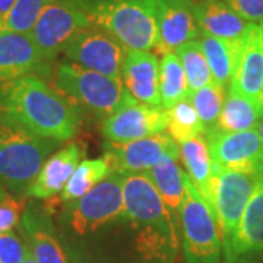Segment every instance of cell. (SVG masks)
Here are the masks:
<instances>
[{"label":"cell","instance_id":"1","mask_svg":"<svg viewBox=\"0 0 263 263\" xmlns=\"http://www.w3.org/2000/svg\"><path fill=\"white\" fill-rule=\"evenodd\" d=\"M0 101L21 130L59 143L75 136L78 105L35 73L0 82Z\"/></svg>","mask_w":263,"mask_h":263},{"label":"cell","instance_id":"2","mask_svg":"<svg viewBox=\"0 0 263 263\" xmlns=\"http://www.w3.org/2000/svg\"><path fill=\"white\" fill-rule=\"evenodd\" d=\"M123 218L136 233V249L148 260L170 262L179 252L176 214L146 174H127L123 183Z\"/></svg>","mask_w":263,"mask_h":263},{"label":"cell","instance_id":"3","mask_svg":"<svg viewBox=\"0 0 263 263\" xmlns=\"http://www.w3.org/2000/svg\"><path fill=\"white\" fill-rule=\"evenodd\" d=\"M126 50L154 48L158 37L157 0H72Z\"/></svg>","mask_w":263,"mask_h":263},{"label":"cell","instance_id":"4","mask_svg":"<svg viewBox=\"0 0 263 263\" xmlns=\"http://www.w3.org/2000/svg\"><path fill=\"white\" fill-rule=\"evenodd\" d=\"M54 86L73 103L82 104L100 119H107L135 101L122 79L88 70L67 60L57 66Z\"/></svg>","mask_w":263,"mask_h":263},{"label":"cell","instance_id":"5","mask_svg":"<svg viewBox=\"0 0 263 263\" xmlns=\"http://www.w3.org/2000/svg\"><path fill=\"white\" fill-rule=\"evenodd\" d=\"M186 193L179 211L186 263H221L222 235L211 206L184 173Z\"/></svg>","mask_w":263,"mask_h":263},{"label":"cell","instance_id":"6","mask_svg":"<svg viewBox=\"0 0 263 263\" xmlns=\"http://www.w3.org/2000/svg\"><path fill=\"white\" fill-rule=\"evenodd\" d=\"M262 179L259 174L241 173L214 164L209 206L221 230L222 245L231 241L246 206Z\"/></svg>","mask_w":263,"mask_h":263},{"label":"cell","instance_id":"7","mask_svg":"<svg viewBox=\"0 0 263 263\" xmlns=\"http://www.w3.org/2000/svg\"><path fill=\"white\" fill-rule=\"evenodd\" d=\"M59 145L31 135L0 145V186L13 195L27 196L47 157Z\"/></svg>","mask_w":263,"mask_h":263},{"label":"cell","instance_id":"8","mask_svg":"<svg viewBox=\"0 0 263 263\" xmlns=\"http://www.w3.org/2000/svg\"><path fill=\"white\" fill-rule=\"evenodd\" d=\"M89 16L72 0H50L29 32L44 62H53L85 29L92 28Z\"/></svg>","mask_w":263,"mask_h":263},{"label":"cell","instance_id":"9","mask_svg":"<svg viewBox=\"0 0 263 263\" xmlns=\"http://www.w3.org/2000/svg\"><path fill=\"white\" fill-rule=\"evenodd\" d=\"M124 174L114 171L86 195L70 203V227L78 235L94 233L123 216Z\"/></svg>","mask_w":263,"mask_h":263},{"label":"cell","instance_id":"10","mask_svg":"<svg viewBox=\"0 0 263 263\" xmlns=\"http://www.w3.org/2000/svg\"><path fill=\"white\" fill-rule=\"evenodd\" d=\"M126 48L100 28H88L79 32L63 50L66 60L88 70L110 78H122V65Z\"/></svg>","mask_w":263,"mask_h":263},{"label":"cell","instance_id":"11","mask_svg":"<svg viewBox=\"0 0 263 263\" xmlns=\"http://www.w3.org/2000/svg\"><path fill=\"white\" fill-rule=\"evenodd\" d=\"M206 141L214 164L263 177V143L257 130L215 132Z\"/></svg>","mask_w":263,"mask_h":263},{"label":"cell","instance_id":"12","mask_svg":"<svg viewBox=\"0 0 263 263\" xmlns=\"http://www.w3.org/2000/svg\"><path fill=\"white\" fill-rule=\"evenodd\" d=\"M168 129V116L162 107L132 101L113 116L104 119L101 132L110 143H127L160 135Z\"/></svg>","mask_w":263,"mask_h":263},{"label":"cell","instance_id":"13","mask_svg":"<svg viewBox=\"0 0 263 263\" xmlns=\"http://www.w3.org/2000/svg\"><path fill=\"white\" fill-rule=\"evenodd\" d=\"M107 154L116 171L124 176L143 174L168 157L179 160L180 146L170 135L160 133L127 143H108Z\"/></svg>","mask_w":263,"mask_h":263},{"label":"cell","instance_id":"14","mask_svg":"<svg viewBox=\"0 0 263 263\" xmlns=\"http://www.w3.org/2000/svg\"><path fill=\"white\" fill-rule=\"evenodd\" d=\"M195 0H157L158 37L155 53L165 56L200 34L195 12Z\"/></svg>","mask_w":263,"mask_h":263},{"label":"cell","instance_id":"15","mask_svg":"<svg viewBox=\"0 0 263 263\" xmlns=\"http://www.w3.org/2000/svg\"><path fill=\"white\" fill-rule=\"evenodd\" d=\"M160 62L145 50H127L122 65V81L129 94L142 104L162 107L158 85Z\"/></svg>","mask_w":263,"mask_h":263},{"label":"cell","instance_id":"16","mask_svg":"<svg viewBox=\"0 0 263 263\" xmlns=\"http://www.w3.org/2000/svg\"><path fill=\"white\" fill-rule=\"evenodd\" d=\"M21 231L37 263H69L46 208L37 205L25 208Z\"/></svg>","mask_w":263,"mask_h":263},{"label":"cell","instance_id":"17","mask_svg":"<svg viewBox=\"0 0 263 263\" xmlns=\"http://www.w3.org/2000/svg\"><path fill=\"white\" fill-rule=\"evenodd\" d=\"M228 89L263 105V24H253L245 37L240 62Z\"/></svg>","mask_w":263,"mask_h":263},{"label":"cell","instance_id":"18","mask_svg":"<svg viewBox=\"0 0 263 263\" xmlns=\"http://www.w3.org/2000/svg\"><path fill=\"white\" fill-rule=\"evenodd\" d=\"M46 65L31 34L0 31V82L34 73Z\"/></svg>","mask_w":263,"mask_h":263},{"label":"cell","instance_id":"19","mask_svg":"<svg viewBox=\"0 0 263 263\" xmlns=\"http://www.w3.org/2000/svg\"><path fill=\"white\" fill-rule=\"evenodd\" d=\"M84 155V148H81L78 143H69L65 148L57 151L56 154L46 160L37 179L28 189L27 196L50 200L57 193L63 192Z\"/></svg>","mask_w":263,"mask_h":263},{"label":"cell","instance_id":"20","mask_svg":"<svg viewBox=\"0 0 263 263\" xmlns=\"http://www.w3.org/2000/svg\"><path fill=\"white\" fill-rule=\"evenodd\" d=\"M193 12L202 35L222 40H243L253 24L247 22L221 0H196Z\"/></svg>","mask_w":263,"mask_h":263},{"label":"cell","instance_id":"21","mask_svg":"<svg viewBox=\"0 0 263 263\" xmlns=\"http://www.w3.org/2000/svg\"><path fill=\"white\" fill-rule=\"evenodd\" d=\"M237 254L263 253V179L259 181L231 241L222 245Z\"/></svg>","mask_w":263,"mask_h":263},{"label":"cell","instance_id":"22","mask_svg":"<svg viewBox=\"0 0 263 263\" xmlns=\"http://www.w3.org/2000/svg\"><path fill=\"white\" fill-rule=\"evenodd\" d=\"M243 40H222L211 35H203L200 40V46L203 54L206 57L208 65L214 78V82L226 89L230 88L233 76L240 62Z\"/></svg>","mask_w":263,"mask_h":263},{"label":"cell","instance_id":"23","mask_svg":"<svg viewBox=\"0 0 263 263\" xmlns=\"http://www.w3.org/2000/svg\"><path fill=\"white\" fill-rule=\"evenodd\" d=\"M179 146L180 158L187 177L209 205L214 161L211 158L206 138L197 136L193 139H189L184 143H180Z\"/></svg>","mask_w":263,"mask_h":263},{"label":"cell","instance_id":"24","mask_svg":"<svg viewBox=\"0 0 263 263\" xmlns=\"http://www.w3.org/2000/svg\"><path fill=\"white\" fill-rule=\"evenodd\" d=\"M263 119V105L228 89L216 132L254 130Z\"/></svg>","mask_w":263,"mask_h":263},{"label":"cell","instance_id":"25","mask_svg":"<svg viewBox=\"0 0 263 263\" xmlns=\"http://www.w3.org/2000/svg\"><path fill=\"white\" fill-rule=\"evenodd\" d=\"M114 171L116 170H114L113 160L107 152L101 158L84 160L82 162H79L75 173L67 181V184L62 192L60 200L69 205L73 203Z\"/></svg>","mask_w":263,"mask_h":263},{"label":"cell","instance_id":"26","mask_svg":"<svg viewBox=\"0 0 263 263\" xmlns=\"http://www.w3.org/2000/svg\"><path fill=\"white\" fill-rule=\"evenodd\" d=\"M143 174L154 183L170 211L177 215L186 193L184 173L179 167L177 158L168 157Z\"/></svg>","mask_w":263,"mask_h":263},{"label":"cell","instance_id":"27","mask_svg":"<svg viewBox=\"0 0 263 263\" xmlns=\"http://www.w3.org/2000/svg\"><path fill=\"white\" fill-rule=\"evenodd\" d=\"M158 85L161 105L165 110H170L177 103L189 98L187 76L176 53H168L161 59Z\"/></svg>","mask_w":263,"mask_h":263},{"label":"cell","instance_id":"28","mask_svg":"<svg viewBox=\"0 0 263 263\" xmlns=\"http://www.w3.org/2000/svg\"><path fill=\"white\" fill-rule=\"evenodd\" d=\"M176 54L180 59L187 76L189 97L195 94L200 88L214 82V78L208 65L206 57L203 54L200 41L192 40L186 44L180 46L176 50Z\"/></svg>","mask_w":263,"mask_h":263},{"label":"cell","instance_id":"29","mask_svg":"<svg viewBox=\"0 0 263 263\" xmlns=\"http://www.w3.org/2000/svg\"><path fill=\"white\" fill-rule=\"evenodd\" d=\"M226 92L227 89L224 86L212 82L189 97L190 103L193 104L199 116V120L203 126L205 138L216 132L218 119L226 101Z\"/></svg>","mask_w":263,"mask_h":263},{"label":"cell","instance_id":"30","mask_svg":"<svg viewBox=\"0 0 263 263\" xmlns=\"http://www.w3.org/2000/svg\"><path fill=\"white\" fill-rule=\"evenodd\" d=\"M167 116H168V135L179 145L197 136H205L203 126L189 98L180 101L174 107L167 110Z\"/></svg>","mask_w":263,"mask_h":263},{"label":"cell","instance_id":"31","mask_svg":"<svg viewBox=\"0 0 263 263\" xmlns=\"http://www.w3.org/2000/svg\"><path fill=\"white\" fill-rule=\"evenodd\" d=\"M50 0H15L6 21V31L29 34Z\"/></svg>","mask_w":263,"mask_h":263},{"label":"cell","instance_id":"32","mask_svg":"<svg viewBox=\"0 0 263 263\" xmlns=\"http://www.w3.org/2000/svg\"><path fill=\"white\" fill-rule=\"evenodd\" d=\"M28 253V246L10 230L0 234V263H22Z\"/></svg>","mask_w":263,"mask_h":263},{"label":"cell","instance_id":"33","mask_svg":"<svg viewBox=\"0 0 263 263\" xmlns=\"http://www.w3.org/2000/svg\"><path fill=\"white\" fill-rule=\"evenodd\" d=\"M25 211V199L22 196H8L0 202V234L13 230L22 219Z\"/></svg>","mask_w":263,"mask_h":263},{"label":"cell","instance_id":"34","mask_svg":"<svg viewBox=\"0 0 263 263\" xmlns=\"http://www.w3.org/2000/svg\"><path fill=\"white\" fill-rule=\"evenodd\" d=\"M230 9H233L252 24H263V0H221Z\"/></svg>","mask_w":263,"mask_h":263},{"label":"cell","instance_id":"35","mask_svg":"<svg viewBox=\"0 0 263 263\" xmlns=\"http://www.w3.org/2000/svg\"><path fill=\"white\" fill-rule=\"evenodd\" d=\"M24 135H28L24 130H21L15 123L10 120V117L6 113L3 104L0 101V145L18 139Z\"/></svg>","mask_w":263,"mask_h":263},{"label":"cell","instance_id":"36","mask_svg":"<svg viewBox=\"0 0 263 263\" xmlns=\"http://www.w3.org/2000/svg\"><path fill=\"white\" fill-rule=\"evenodd\" d=\"M222 250H224L222 263H259L254 259L253 254H237L228 249H222Z\"/></svg>","mask_w":263,"mask_h":263},{"label":"cell","instance_id":"37","mask_svg":"<svg viewBox=\"0 0 263 263\" xmlns=\"http://www.w3.org/2000/svg\"><path fill=\"white\" fill-rule=\"evenodd\" d=\"M15 5V0H0V31H6V21Z\"/></svg>","mask_w":263,"mask_h":263},{"label":"cell","instance_id":"38","mask_svg":"<svg viewBox=\"0 0 263 263\" xmlns=\"http://www.w3.org/2000/svg\"><path fill=\"white\" fill-rule=\"evenodd\" d=\"M22 263H37V260L34 259V256H32V253L29 252V249H28V253H27V257L24 259V262Z\"/></svg>","mask_w":263,"mask_h":263},{"label":"cell","instance_id":"39","mask_svg":"<svg viewBox=\"0 0 263 263\" xmlns=\"http://www.w3.org/2000/svg\"><path fill=\"white\" fill-rule=\"evenodd\" d=\"M8 196H9V195H8V192L0 186V202H2V200H5Z\"/></svg>","mask_w":263,"mask_h":263},{"label":"cell","instance_id":"40","mask_svg":"<svg viewBox=\"0 0 263 263\" xmlns=\"http://www.w3.org/2000/svg\"><path fill=\"white\" fill-rule=\"evenodd\" d=\"M257 132H259L260 141H262V143H263V119H262V122L259 123V126H257Z\"/></svg>","mask_w":263,"mask_h":263}]
</instances>
